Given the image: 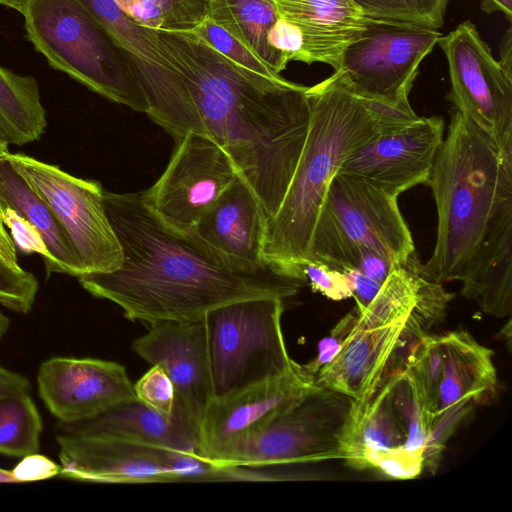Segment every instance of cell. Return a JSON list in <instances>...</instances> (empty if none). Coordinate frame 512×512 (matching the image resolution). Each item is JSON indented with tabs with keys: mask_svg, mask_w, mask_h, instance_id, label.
<instances>
[{
	"mask_svg": "<svg viewBox=\"0 0 512 512\" xmlns=\"http://www.w3.org/2000/svg\"><path fill=\"white\" fill-rule=\"evenodd\" d=\"M156 35L184 83L199 132L226 150L272 218L307 139L308 87L243 68L194 31Z\"/></svg>",
	"mask_w": 512,
	"mask_h": 512,
	"instance_id": "obj_1",
	"label": "cell"
},
{
	"mask_svg": "<svg viewBox=\"0 0 512 512\" xmlns=\"http://www.w3.org/2000/svg\"><path fill=\"white\" fill-rule=\"evenodd\" d=\"M104 206L122 249V264L78 279L91 295L115 303L131 321H202L224 304L267 296L285 299L305 284L271 265L253 272L224 266L190 234L165 224L143 192L104 191Z\"/></svg>",
	"mask_w": 512,
	"mask_h": 512,
	"instance_id": "obj_2",
	"label": "cell"
},
{
	"mask_svg": "<svg viewBox=\"0 0 512 512\" xmlns=\"http://www.w3.org/2000/svg\"><path fill=\"white\" fill-rule=\"evenodd\" d=\"M427 184L437 209L427 278L458 280L461 294L498 318L512 310V156L454 107Z\"/></svg>",
	"mask_w": 512,
	"mask_h": 512,
	"instance_id": "obj_3",
	"label": "cell"
},
{
	"mask_svg": "<svg viewBox=\"0 0 512 512\" xmlns=\"http://www.w3.org/2000/svg\"><path fill=\"white\" fill-rule=\"evenodd\" d=\"M311 118L307 139L284 199L267 220L264 261L300 279L320 208L332 178L355 149L389 126L385 106L352 93L334 73L307 88Z\"/></svg>",
	"mask_w": 512,
	"mask_h": 512,
	"instance_id": "obj_4",
	"label": "cell"
},
{
	"mask_svg": "<svg viewBox=\"0 0 512 512\" xmlns=\"http://www.w3.org/2000/svg\"><path fill=\"white\" fill-rule=\"evenodd\" d=\"M26 35L54 69L101 96L146 113L148 102L128 57L77 0H18Z\"/></svg>",
	"mask_w": 512,
	"mask_h": 512,
	"instance_id": "obj_5",
	"label": "cell"
},
{
	"mask_svg": "<svg viewBox=\"0 0 512 512\" xmlns=\"http://www.w3.org/2000/svg\"><path fill=\"white\" fill-rule=\"evenodd\" d=\"M398 196L366 180L337 173L331 180L312 234L309 262L354 269L363 252L405 264L415 253Z\"/></svg>",
	"mask_w": 512,
	"mask_h": 512,
	"instance_id": "obj_6",
	"label": "cell"
},
{
	"mask_svg": "<svg viewBox=\"0 0 512 512\" xmlns=\"http://www.w3.org/2000/svg\"><path fill=\"white\" fill-rule=\"evenodd\" d=\"M283 300L269 296L241 299L205 315L213 398L279 376L297 364L285 345Z\"/></svg>",
	"mask_w": 512,
	"mask_h": 512,
	"instance_id": "obj_7",
	"label": "cell"
},
{
	"mask_svg": "<svg viewBox=\"0 0 512 512\" xmlns=\"http://www.w3.org/2000/svg\"><path fill=\"white\" fill-rule=\"evenodd\" d=\"M59 476L93 483L245 480L241 467H218L161 446L60 433Z\"/></svg>",
	"mask_w": 512,
	"mask_h": 512,
	"instance_id": "obj_8",
	"label": "cell"
},
{
	"mask_svg": "<svg viewBox=\"0 0 512 512\" xmlns=\"http://www.w3.org/2000/svg\"><path fill=\"white\" fill-rule=\"evenodd\" d=\"M441 36L435 29L366 17L363 31L346 47L335 72L360 98L411 109L409 94L420 64Z\"/></svg>",
	"mask_w": 512,
	"mask_h": 512,
	"instance_id": "obj_9",
	"label": "cell"
},
{
	"mask_svg": "<svg viewBox=\"0 0 512 512\" xmlns=\"http://www.w3.org/2000/svg\"><path fill=\"white\" fill-rule=\"evenodd\" d=\"M6 158L64 228L85 274L111 272L121 266L122 249L108 219L104 190L98 181L75 177L23 153L9 152Z\"/></svg>",
	"mask_w": 512,
	"mask_h": 512,
	"instance_id": "obj_10",
	"label": "cell"
},
{
	"mask_svg": "<svg viewBox=\"0 0 512 512\" xmlns=\"http://www.w3.org/2000/svg\"><path fill=\"white\" fill-rule=\"evenodd\" d=\"M352 399L316 387L277 416L230 460L229 467H264L337 459Z\"/></svg>",
	"mask_w": 512,
	"mask_h": 512,
	"instance_id": "obj_11",
	"label": "cell"
},
{
	"mask_svg": "<svg viewBox=\"0 0 512 512\" xmlns=\"http://www.w3.org/2000/svg\"><path fill=\"white\" fill-rule=\"evenodd\" d=\"M446 57L451 89L446 99L512 156V77L469 20L438 43Z\"/></svg>",
	"mask_w": 512,
	"mask_h": 512,
	"instance_id": "obj_12",
	"label": "cell"
},
{
	"mask_svg": "<svg viewBox=\"0 0 512 512\" xmlns=\"http://www.w3.org/2000/svg\"><path fill=\"white\" fill-rule=\"evenodd\" d=\"M316 387L314 378L297 363L279 376L212 398L198 426L199 457L229 467L243 446Z\"/></svg>",
	"mask_w": 512,
	"mask_h": 512,
	"instance_id": "obj_13",
	"label": "cell"
},
{
	"mask_svg": "<svg viewBox=\"0 0 512 512\" xmlns=\"http://www.w3.org/2000/svg\"><path fill=\"white\" fill-rule=\"evenodd\" d=\"M126 53L148 102V116L175 140L199 133L190 98L160 45L156 30L132 19L114 0H77Z\"/></svg>",
	"mask_w": 512,
	"mask_h": 512,
	"instance_id": "obj_14",
	"label": "cell"
},
{
	"mask_svg": "<svg viewBox=\"0 0 512 512\" xmlns=\"http://www.w3.org/2000/svg\"><path fill=\"white\" fill-rule=\"evenodd\" d=\"M237 174L223 147L204 134L189 132L176 140L165 171L143 196L165 224L190 234Z\"/></svg>",
	"mask_w": 512,
	"mask_h": 512,
	"instance_id": "obj_15",
	"label": "cell"
},
{
	"mask_svg": "<svg viewBox=\"0 0 512 512\" xmlns=\"http://www.w3.org/2000/svg\"><path fill=\"white\" fill-rule=\"evenodd\" d=\"M37 386L46 408L63 424L93 418L136 398L124 366L95 358H50L39 367Z\"/></svg>",
	"mask_w": 512,
	"mask_h": 512,
	"instance_id": "obj_16",
	"label": "cell"
},
{
	"mask_svg": "<svg viewBox=\"0 0 512 512\" xmlns=\"http://www.w3.org/2000/svg\"><path fill=\"white\" fill-rule=\"evenodd\" d=\"M443 132L442 117H421L355 149L337 173L361 178L399 196L415 185L427 184Z\"/></svg>",
	"mask_w": 512,
	"mask_h": 512,
	"instance_id": "obj_17",
	"label": "cell"
},
{
	"mask_svg": "<svg viewBox=\"0 0 512 512\" xmlns=\"http://www.w3.org/2000/svg\"><path fill=\"white\" fill-rule=\"evenodd\" d=\"M132 348L152 365L160 366L176 392L175 410L196 429L213 398L206 332L197 322L159 321Z\"/></svg>",
	"mask_w": 512,
	"mask_h": 512,
	"instance_id": "obj_18",
	"label": "cell"
},
{
	"mask_svg": "<svg viewBox=\"0 0 512 512\" xmlns=\"http://www.w3.org/2000/svg\"><path fill=\"white\" fill-rule=\"evenodd\" d=\"M408 317L375 328L353 327L343 340L340 353L314 377L316 385L352 399L343 448L356 431L366 406L402 345Z\"/></svg>",
	"mask_w": 512,
	"mask_h": 512,
	"instance_id": "obj_19",
	"label": "cell"
},
{
	"mask_svg": "<svg viewBox=\"0 0 512 512\" xmlns=\"http://www.w3.org/2000/svg\"><path fill=\"white\" fill-rule=\"evenodd\" d=\"M266 223L260 201L238 173L190 235L224 266L253 272L269 265L263 258Z\"/></svg>",
	"mask_w": 512,
	"mask_h": 512,
	"instance_id": "obj_20",
	"label": "cell"
},
{
	"mask_svg": "<svg viewBox=\"0 0 512 512\" xmlns=\"http://www.w3.org/2000/svg\"><path fill=\"white\" fill-rule=\"evenodd\" d=\"M280 19L302 37L300 61L340 67L346 47L363 31L366 17L352 0H270Z\"/></svg>",
	"mask_w": 512,
	"mask_h": 512,
	"instance_id": "obj_21",
	"label": "cell"
},
{
	"mask_svg": "<svg viewBox=\"0 0 512 512\" xmlns=\"http://www.w3.org/2000/svg\"><path fill=\"white\" fill-rule=\"evenodd\" d=\"M60 424L61 433L144 443L198 455L197 429L174 410L166 417L137 398L75 423ZM199 456V455H198Z\"/></svg>",
	"mask_w": 512,
	"mask_h": 512,
	"instance_id": "obj_22",
	"label": "cell"
},
{
	"mask_svg": "<svg viewBox=\"0 0 512 512\" xmlns=\"http://www.w3.org/2000/svg\"><path fill=\"white\" fill-rule=\"evenodd\" d=\"M443 370L434 417L460 407L473 408L490 399L497 388L493 351L463 330L438 336Z\"/></svg>",
	"mask_w": 512,
	"mask_h": 512,
	"instance_id": "obj_23",
	"label": "cell"
},
{
	"mask_svg": "<svg viewBox=\"0 0 512 512\" xmlns=\"http://www.w3.org/2000/svg\"><path fill=\"white\" fill-rule=\"evenodd\" d=\"M0 206L11 209L39 233L47 255L48 274L80 277L84 269L68 234L49 206L13 168L6 155L0 156Z\"/></svg>",
	"mask_w": 512,
	"mask_h": 512,
	"instance_id": "obj_24",
	"label": "cell"
},
{
	"mask_svg": "<svg viewBox=\"0 0 512 512\" xmlns=\"http://www.w3.org/2000/svg\"><path fill=\"white\" fill-rule=\"evenodd\" d=\"M253 54L280 74L289 60L269 42L279 16L270 0H210L209 15Z\"/></svg>",
	"mask_w": 512,
	"mask_h": 512,
	"instance_id": "obj_25",
	"label": "cell"
},
{
	"mask_svg": "<svg viewBox=\"0 0 512 512\" xmlns=\"http://www.w3.org/2000/svg\"><path fill=\"white\" fill-rule=\"evenodd\" d=\"M47 126L39 85L0 66V139L22 146L38 140Z\"/></svg>",
	"mask_w": 512,
	"mask_h": 512,
	"instance_id": "obj_26",
	"label": "cell"
},
{
	"mask_svg": "<svg viewBox=\"0 0 512 512\" xmlns=\"http://www.w3.org/2000/svg\"><path fill=\"white\" fill-rule=\"evenodd\" d=\"M391 374L366 406L360 423L343 449L342 459L349 466L360 469L363 455L369 451H383L401 447L405 435L396 416L391 397Z\"/></svg>",
	"mask_w": 512,
	"mask_h": 512,
	"instance_id": "obj_27",
	"label": "cell"
},
{
	"mask_svg": "<svg viewBox=\"0 0 512 512\" xmlns=\"http://www.w3.org/2000/svg\"><path fill=\"white\" fill-rule=\"evenodd\" d=\"M420 262L413 253L405 264H393L371 303L356 308L355 328H375L408 317L417 301Z\"/></svg>",
	"mask_w": 512,
	"mask_h": 512,
	"instance_id": "obj_28",
	"label": "cell"
},
{
	"mask_svg": "<svg viewBox=\"0 0 512 512\" xmlns=\"http://www.w3.org/2000/svg\"><path fill=\"white\" fill-rule=\"evenodd\" d=\"M391 379L390 397L405 435L403 447L411 451L425 450L434 408L410 368L403 366L393 371Z\"/></svg>",
	"mask_w": 512,
	"mask_h": 512,
	"instance_id": "obj_29",
	"label": "cell"
},
{
	"mask_svg": "<svg viewBox=\"0 0 512 512\" xmlns=\"http://www.w3.org/2000/svg\"><path fill=\"white\" fill-rule=\"evenodd\" d=\"M43 424L27 393L0 396V453L23 457L38 452Z\"/></svg>",
	"mask_w": 512,
	"mask_h": 512,
	"instance_id": "obj_30",
	"label": "cell"
},
{
	"mask_svg": "<svg viewBox=\"0 0 512 512\" xmlns=\"http://www.w3.org/2000/svg\"><path fill=\"white\" fill-rule=\"evenodd\" d=\"M114 1L136 22L157 31H194L209 15L210 0Z\"/></svg>",
	"mask_w": 512,
	"mask_h": 512,
	"instance_id": "obj_31",
	"label": "cell"
},
{
	"mask_svg": "<svg viewBox=\"0 0 512 512\" xmlns=\"http://www.w3.org/2000/svg\"><path fill=\"white\" fill-rule=\"evenodd\" d=\"M371 19L439 30L449 0H352Z\"/></svg>",
	"mask_w": 512,
	"mask_h": 512,
	"instance_id": "obj_32",
	"label": "cell"
},
{
	"mask_svg": "<svg viewBox=\"0 0 512 512\" xmlns=\"http://www.w3.org/2000/svg\"><path fill=\"white\" fill-rule=\"evenodd\" d=\"M194 32L214 50L235 64L266 77H281L210 18H206Z\"/></svg>",
	"mask_w": 512,
	"mask_h": 512,
	"instance_id": "obj_33",
	"label": "cell"
},
{
	"mask_svg": "<svg viewBox=\"0 0 512 512\" xmlns=\"http://www.w3.org/2000/svg\"><path fill=\"white\" fill-rule=\"evenodd\" d=\"M36 277L0 256V304L14 312L31 311L38 292Z\"/></svg>",
	"mask_w": 512,
	"mask_h": 512,
	"instance_id": "obj_34",
	"label": "cell"
},
{
	"mask_svg": "<svg viewBox=\"0 0 512 512\" xmlns=\"http://www.w3.org/2000/svg\"><path fill=\"white\" fill-rule=\"evenodd\" d=\"M423 453L424 450L411 451L403 446L383 451H369L363 455L360 469L377 468L390 478L412 479L424 468Z\"/></svg>",
	"mask_w": 512,
	"mask_h": 512,
	"instance_id": "obj_35",
	"label": "cell"
},
{
	"mask_svg": "<svg viewBox=\"0 0 512 512\" xmlns=\"http://www.w3.org/2000/svg\"><path fill=\"white\" fill-rule=\"evenodd\" d=\"M136 398L150 409L171 417L176 405V392L167 373L158 365H152L134 385Z\"/></svg>",
	"mask_w": 512,
	"mask_h": 512,
	"instance_id": "obj_36",
	"label": "cell"
},
{
	"mask_svg": "<svg viewBox=\"0 0 512 512\" xmlns=\"http://www.w3.org/2000/svg\"><path fill=\"white\" fill-rule=\"evenodd\" d=\"M420 264L418 266L417 301L411 314L425 330L442 321L448 303L454 295L446 292L442 283L424 276L420 271Z\"/></svg>",
	"mask_w": 512,
	"mask_h": 512,
	"instance_id": "obj_37",
	"label": "cell"
},
{
	"mask_svg": "<svg viewBox=\"0 0 512 512\" xmlns=\"http://www.w3.org/2000/svg\"><path fill=\"white\" fill-rule=\"evenodd\" d=\"M302 271L313 291L335 301L352 296L351 283L344 272L318 262L304 264Z\"/></svg>",
	"mask_w": 512,
	"mask_h": 512,
	"instance_id": "obj_38",
	"label": "cell"
},
{
	"mask_svg": "<svg viewBox=\"0 0 512 512\" xmlns=\"http://www.w3.org/2000/svg\"><path fill=\"white\" fill-rule=\"evenodd\" d=\"M0 219L11 230V238L16 247L25 253H39L43 259L47 252L44 243L35 228L11 209H3Z\"/></svg>",
	"mask_w": 512,
	"mask_h": 512,
	"instance_id": "obj_39",
	"label": "cell"
},
{
	"mask_svg": "<svg viewBox=\"0 0 512 512\" xmlns=\"http://www.w3.org/2000/svg\"><path fill=\"white\" fill-rule=\"evenodd\" d=\"M61 465L38 452L23 456L12 469L17 483L36 482L59 476Z\"/></svg>",
	"mask_w": 512,
	"mask_h": 512,
	"instance_id": "obj_40",
	"label": "cell"
},
{
	"mask_svg": "<svg viewBox=\"0 0 512 512\" xmlns=\"http://www.w3.org/2000/svg\"><path fill=\"white\" fill-rule=\"evenodd\" d=\"M270 44L281 51L289 61H300L302 37L299 30L282 19H278L269 33Z\"/></svg>",
	"mask_w": 512,
	"mask_h": 512,
	"instance_id": "obj_41",
	"label": "cell"
},
{
	"mask_svg": "<svg viewBox=\"0 0 512 512\" xmlns=\"http://www.w3.org/2000/svg\"><path fill=\"white\" fill-rule=\"evenodd\" d=\"M10 326L9 318L0 310V343ZM30 391V382L26 376L9 370L0 364V396Z\"/></svg>",
	"mask_w": 512,
	"mask_h": 512,
	"instance_id": "obj_42",
	"label": "cell"
},
{
	"mask_svg": "<svg viewBox=\"0 0 512 512\" xmlns=\"http://www.w3.org/2000/svg\"><path fill=\"white\" fill-rule=\"evenodd\" d=\"M342 272H344L351 283L352 296L356 300V308L359 310L364 309L377 295L381 285L357 269H346Z\"/></svg>",
	"mask_w": 512,
	"mask_h": 512,
	"instance_id": "obj_43",
	"label": "cell"
},
{
	"mask_svg": "<svg viewBox=\"0 0 512 512\" xmlns=\"http://www.w3.org/2000/svg\"><path fill=\"white\" fill-rule=\"evenodd\" d=\"M392 265L391 261L385 256L366 251L360 255L354 269L382 285L388 277Z\"/></svg>",
	"mask_w": 512,
	"mask_h": 512,
	"instance_id": "obj_44",
	"label": "cell"
},
{
	"mask_svg": "<svg viewBox=\"0 0 512 512\" xmlns=\"http://www.w3.org/2000/svg\"><path fill=\"white\" fill-rule=\"evenodd\" d=\"M342 348V340L337 336L330 334L318 344V353L315 359L306 365H302L305 372L311 377H315L317 372L327 364L331 363L340 353Z\"/></svg>",
	"mask_w": 512,
	"mask_h": 512,
	"instance_id": "obj_45",
	"label": "cell"
},
{
	"mask_svg": "<svg viewBox=\"0 0 512 512\" xmlns=\"http://www.w3.org/2000/svg\"><path fill=\"white\" fill-rule=\"evenodd\" d=\"M0 256L14 266H19L17 248L0 219Z\"/></svg>",
	"mask_w": 512,
	"mask_h": 512,
	"instance_id": "obj_46",
	"label": "cell"
},
{
	"mask_svg": "<svg viewBox=\"0 0 512 512\" xmlns=\"http://www.w3.org/2000/svg\"><path fill=\"white\" fill-rule=\"evenodd\" d=\"M500 59L498 60L501 67L506 73L512 77V28L509 27L501 39Z\"/></svg>",
	"mask_w": 512,
	"mask_h": 512,
	"instance_id": "obj_47",
	"label": "cell"
},
{
	"mask_svg": "<svg viewBox=\"0 0 512 512\" xmlns=\"http://www.w3.org/2000/svg\"><path fill=\"white\" fill-rule=\"evenodd\" d=\"M480 8L489 15L501 12L510 23L512 22V0H481Z\"/></svg>",
	"mask_w": 512,
	"mask_h": 512,
	"instance_id": "obj_48",
	"label": "cell"
},
{
	"mask_svg": "<svg viewBox=\"0 0 512 512\" xmlns=\"http://www.w3.org/2000/svg\"><path fill=\"white\" fill-rule=\"evenodd\" d=\"M0 483H17L12 470L0 468Z\"/></svg>",
	"mask_w": 512,
	"mask_h": 512,
	"instance_id": "obj_49",
	"label": "cell"
},
{
	"mask_svg": "<svg viewBox=\"0 0 512 512\" xmlns=\"http://www.w3.org/2000/svg\"><path fill=\"white\" fill-rule=\"evenodd\" d=\"M8 146L6 143H4L1 139H0V156H3V155H6L8 154L10 151L8 149Z\"/></svg>",
	"mask_w": 512,
	"mask_h": 512,
	"instance_id": "obj_50",
	"label": "cell"
},
{
	"mask_svg": "<svg viewBox=\"0 0 512 512\" xmlns=\"http://www.w3.org/2000/svg\"><path fill=\"white\" fill-rule=\"evenodd\" d=\"M18 0H0V4L12 8Z\"/></svg>",
	"mask_w": 512,
	"mask_h": 512,
	"instance_id": "obj_51",
	"label": "cell"
},
{
	"mask_svg": "<svg viewBox=\"0 0 512 512\" xmlns=\"http://www.w3.org/2000/svg\"><path fill=\"white\" fill-rule=\"evenodd\" d=\"M0 214H1V206H0Z\"/></svg>",
	"mask_w": 512,
	"mask_h": 512,
	"instance_id": "obj_52",
	"label": "cell"
}]
</instances>
